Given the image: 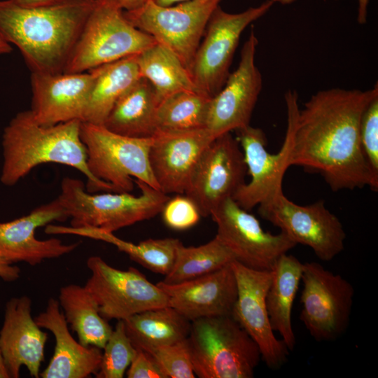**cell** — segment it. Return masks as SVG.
<instances>
[{
	"label": "cell",
	"instance_id": "2",
	"mask_svg": "<svg viewBox=\"0 0 378 378\" xmlns=\"http://www.w3.org/2000/svg\"><path fill=\"white\" fill-rule=\"evenodd\" d=\"M96 1L29 8L0 0V34L20 50L31 72L63 73Z\"/></svg>",
	"mask_w": 378,
	"mask_h": 378
},
{
	"label": "cell",
	"instance_id": "37",
	"mask_svg": "<svg viewBox=\"0 0 378 378\" xmlns=\"http://www.w3.org/2000/svg\"><path fill=\"white\" fill-rule=\"evenodd\" d=\"M127 377L128 378H167L150 355L138 349L128 367Z\"/></svg>",
	"mask_w": 378,
	"mask_h": 378
},
{
	"label": "cell",
	"instance_id": "40",
	"mask_svg": "<svg viewBox=\"0 0 378 378\" xmlns=\"http://www.w3.org/2000/svg\"><path fill=\"white\" fill-rule=\"evenodd\" d=\"M120 7L125 11L137 9L150 0H115Z\"/></svg>",
	"mask_w": 378,
	"mask_h": 378
},
{
	"label": "cell",
	"instance_id": "22",
	"mask_svg": "<svg viewBox=\"0 0 378 378\" xmlns=\"http://www.w3.org/2000/svg\"><path fill=\"white\" fill-rule=\"evenodd\" d=\"M31 311L32 302L27 295L12 298L6 304L0 349L10 378H18L22 366L31 377H40L48 337L36 323Z\"/></svg>",
	"mask_w": 378,
	"mask_h": 378
},
{
	"label": "cell",
	"instance_id": "18",
	"mask_svg": "<svg viewBox=\"0 0 378 378\" xmlns=\"http://www.w3.org/2000/svg\"><path fill=\"white\" fill-rule=\"evenodd\" d=\"M215 138L206 128L158 130L148 157L160 190L167 195L184 194L198 160Z\"/></svg>",
	"mask_w": 378,
	"mask_h": 378
},
{
	"label": "cell",
	"instance_id": "19",
	"mask_svg": "<svg viewBox=\"0 0 378 378\" xmlns=\"http://www.w3.org/2000/svg\"><path fill=\"white\" fill-rule=\"evenodd\" d=\"M68 218L66 211L55 199L27 215L0 223V255L13 264L24 262L34 266L45 260L71 253L78 246V242L64 244L57 238L41 240L35 236L37 228Z\"/></svg>",
	"mask_w": 378,
	"mask_h": 378
},
{
	"label": "cell",
	"instance_id": "34",
	"mask_svg": "<svg viewBox=\"0 0 378 378\" xmlns=\"http://www.w3.org/2000/svg\"><path fill=\"white\" fill-rule=\"evenodd\" d=\"M361 151L370 172L373 190L378 189V96L364 110L359 127Z\"/></svg>",
	"mask_w": 378,
	"mask_h": 378
},
{
	"label": "cell",
	"instance_id": "10",
	"mask_svg": "<svg viewBox=\"0 0 378 378\" xmlns=\"http://www.w3.org/2000/svg\"><path fill=\"white\" fill-rule=\"evenodd\" d=\"M221 1L187 0L160 6L150 0L137 9L124 11V15L135 27L172 50L190 74L209 20Z\"/></svg>",
	"mask_w": 378,
	"mask_h": 378
},
{
	"label": "cell",
	"instance_id": "31",
	"mask_svg": "<svg viewBox=\"0 0 378 378\" xmlns=\"http://www.w3.org/2000/svg\"><path fill=\"white\" fill-rule=\"evenodd\" d=\"M234 260L216 236L198 246H185L181 243L174 265L162 281L172 284L195 279L218 270Z\"/></svg>",
	"mask_w": 378,
	"mask_h": 378
},
{
	"label": "cell",
	"instance_id": "16",
	"mask_svg": "<svg viewBox=\"0 0 378 378\" xmlns=\"http://www.w3.org/2000/svg\"><path fill=\"white\" fill-rule=\"evenodd\" d=\"M230 265L237 285L232 316L256 343L266 365L272 370L279 369L286 363L289 349L282 340L275 337L267 309L272 270L253 269L235 260Z\"/></svg>",
	"mask_w": 378,
	"mask_h": 378
},
{
	"label": "cell",
	"instance_id": "1",
	"mask_svg": "<svg viewBox=\"0 0 378 378\" xmlns=\"http://www.w3.org/2000/svg\"><path fill=\"white\" fill-rule=\"evenodd\" d=\"M378 96L377 83L368 90L331 88L312 95L299 110L290 166L319 174L333 191L373 183L359 139L361 115Z\"/></svg>",
	"mask_w": 378,
	"mask_h": 378
},
{
	"label": "cell",
	"instance_id": "8",
	"mask_svg": "<svg viewBox=\"0 0 378 378\" xmlns=\"http://www.w3.org/2000/svg\"><path fill=\"white\" fill-rule=\"evenodd\" d=\"M284 99L287 127L278 153L272 154L267 150V138L260 128L248 125L234 131L251 180L241 185L232 198L245 210H251L281 190L284 176L290 167L293 133L300 110L298 94L289 90L285 93Z\"/></svg>",
	"mask_w": 378,
	"mask_h": 378
},
{
	"label": "cell",
	"instance_id": "32",
	"mask_svg": "<svg viewBox=\"0 0 378 378\" xmlns=\"http://www.w3.org/2000/svg\"><path fill=\"white\" fill-rule=\"evenodd\" d=\"M211 99L200 91L190 90L181 91L163 99L157 110L158 130L206 128Z\"/></svg>",
	"mask_w": 378,
	"mask_h": 378
},
{
	"label": "cell",
	"instance_id": "36",
	"mask_svg": "<svg viewBox=\"0 0 378 378\" xmlns=\"http://www.w3.org/2000/svg\"><path fill=\"white\" fill-rule=\"evenodd\" d=\"M166 225L175 230H185L196 225L201 215L195 203L186 195L169 198L161 211Z\"/></svg>",
	"mask_w": 378,
	"mask_h": 378
},
{
	"label": "cell",
	"instance_id": "42",
	"mask_svg": "<svg viewBox=\"0 0 378 378\" xmlns=\"http://www.w3.org/2000/svg\"><path fill=\"white\" fill-rule=\"evenodd\" d=\"M12 51V46L0 34V55L8 54Z\"/></svg>",
	"mask_w": 378,
	"mask_h": 378
},
{
	"label": "cell",
	"instance_id": "7",
	"mask_svg": "<svg viewBox=\"0 0 378 378\" xmlns=\"http://www.w3.org/2000/svg\"><path fill=\"white\" fill-rule=\"evenodd\" d=\"M80 135L90 173L109 184L113 192H130L135 179L160 190L149 162L152 137L126 136L85 122H81Z\"/></svg>",
	"mask_w": 378,
	"mask_h": 378
},
{
	"label": "cell",
	"instance_id": "33",
	"mask_svg": "<svg viewBox=\"0 0 378 378\" xmlns=\"http://www.w3.org/2000/svg\"><path fill=\"white\" fill-rule=\"evenodd\" d=\"M102 353L97 378H122L134 357L136 349L127 335L123 320H118Z\"/></svg>",
	"mask_w": 378,
	"mask_h": 378
},
{
	"label": "cell",
	"instance_id": "5",
	"mask_svg": "<svg viewBox=\"0 0 378 378\" xmlns=\"http://www.w3.org/2000/svg\"><path fill=\"white\" fill-rule=\"evenodd\" d=\"M186 340L200 378H251L261 359L256 343L232 316L191 321Z\"/></svg>",
	"mask_w": 378,
	"mask_h": 378
},
{
	"label": "cell",
	"instance_id": "4",
	"mask_svg": "<svg viewBox=\"0 0 378 378\" xmlns=\"http://www.w3.org/2000/svg\"><path fill=\"white\" fill-rule=\"evenodd\" d=\"M141 190L139 196L130 192H88L79 179L64 177L57 200L71 218L74 227H92L114 232L161 213L170 198L148 184L134 180Z\"/></svg>",
	"mask_w": 378,
	"mask_h": 378
},
{
	"label": "cell",
	"instance_id": "25",
	"mask_svg": "<svg viewBox=\"0 0 378 378\" xmlns=\"http://www.w3.org/2000/svg\"><path fill=\"white\" fill-rule=\"evenodd\" d=\"M302 262L287 253L281 255L272 269V277L266 295L270 324L289 351L296 340L292 326L293 302L301 281Z\"/></svg>",
	"mask_w": 378,
	"mask_h": 378
},
{
	"label": "cell",
	"instance_id": "27",
	"mask_svg": "<svg viewBox=\"0 0 378 378\" xmlns=\"http://www.w3.org/2000/svg\"><path fill=\"white\" fill-rule=\"evenodd\" d=\"M123 321L134 346L145 351L186 340L191 326L170 306L146 310Z\"/></svg>",
	"mask_w": 378,
	"mask_h": 378
},
{
	"label": "cell",
	"instance_id": "20",
	"mask_svg": "<svg viewBox=\"0 0 378 378\" xmlns=\"http://www.w3.org/2000/svg\"><path fill=\"white\" fill-rule=\"evenodd\" d=\"M94 78L91 71L73 74L31 72L30 111L41 125L83 120Z\"/></svg>",
	"mask_w": 378,
	"mask_h": 378
},
{
	"label": "cell",
	"instance_id": "30",
	"mask_svg": "<svg viewBox=\"0 0 378 378\" xmlns=\"http://www.w3.org/2000/svg\"><path fill=\"white\" fill-rule=\"evenodd\" d=\"M82 236L103 241L116 246L130 258L146 269L164 276L172 270L176 257L177 248L181 243L175 238L148 239L138 244L122 240L113 234L95 228L85 227Z\"/></svg>",
	"mask_w": 378,
	"mask_h": 378
},
{
	"label": "cell",
	"instance_id": "11",
	"mask_svg": "<svg viewBox=\"0 0 378 378\" xmlns=\"http://www.w3.org/2000/svg\"><path fill=\"white\" fill-rule=\"evenodd\" d=\"M258 214L296 244L311 248L323 261L332 260L344 248L346 235L342 223L323 200L300 205L281 190L258 205Z\"/></svg>",
	"mask_w": 378,
	"mask_h": 378
},
{
	"label": "cell",
	"instance_id": "29",
	"mask_svg": "<svg viewBox=\"0 0 378 378\" xmlns=\"http://www.w3.org/2000/svg\"><path fill=\"white\" fill-rule=\"evenodd\" d=\"M136 60L141 77L153 85L160 102L181 91H199L182 61L162 44L156 42L138 54Z\"/></svg>",
	"mask_w": 378,
	"mask_h": 378
},
{
	"label": "cell",
	"instance_id": "41",
	"mask_svg": "<svg viewBox=\"0 0 378 378\" xmlns=\"http://www.w3.org/2000/svg\"><path fill=\"white\" fill-rule=\"evenodd\" d=\"M369 1L358 0L357 21L360 24H365L367 22Z\"/></svg>",
	"mask_w": 378,
	"mask_h": 378
},
{
	"label": "cell",
	"instance_id": "28",
	"mask_svg": "<svg viewBox=\"0 0 378 378\" xmlns=\"http://www.w3.org/2000/svg\"><path fill=\"white\" fill-rule=\"evenodd\" d=\"M58 302L78 342L85 346L104 349L113 328L99 313L94 300L85 288L78 284L62 286Z\"/></svg>",
	"mask_w": 378,
	"mask_h": 378
},
{
	"label": "cell",
	"instance_id": "21",
	"mask_svg": "<svg viewBox=\"0 0 378 378\" xmlns=\"http://www.w3.org/2000/svg\"><path fill=\"white\" fill-rule=\"evenodd\" d=\"M157 285L170 307L190 321L232 316L237 298V280L230 263L209 274L177 284Z\"/></svg>",
	"mask_w": 378,
	"mask_h": 378
},
{
	"label": "cell",
	"instance_id": "45",
	"mask_svg": "<svg viewBox=\"0 0 378 378\" xmlns=\"http://www.w3.org/2000/svg\"><path fill=\"white\" fill-rule=\"evenodd\" d=\"M296 0H272L274 3H279L283 5H287L293 3Z\"/></svg>",
	"mask_w": 378,
	"mask_h": 378
},
{
	"label": "cell",
	"instance_id": "6",
	"mask_svg": "<svg viewBox=\"0 0 378 378\" xmlns=\"http://www.w3.org/2000/svg\"><path fill=\"white\" fill-rule=\"evenodd\" d=\"M156 43L124 15L115 0H97L63 73H83L138 55Z\"/></svg>",
	"mask_w": 378,
	"mask_h": 378
},
{
	"label": "cell",
	"instance_id": "14",
	"mask_svg": "<svg viewBox=\"0 0 378 378\" xmlns=\"http://www.w3.org/2000/svg\"><path fill=\"white\" fill-rule=\"evenodd\" d=\"M210 216L217 226L216 237L235 260L253 269L271 270L281 255L297 245L282 232H265L255 216L232 197L223 201Z\"/></svg>",
	"mask_w": 378,
	"mask_h": 378
},
{
	"label": "cell",
	"instance_id": "15",
	"mask_svg": "<svg viewBox=\"0 0 378 378\" xmlns=\"http://www.w3.org/2000/svg\"><path fill=\"white\" fill-rule=\"evenodd\" d=\"M247 167L239 144L231 132L215 138L198 160L184 195L201 216H210L243 185Z\"/></svg>",
	"mask_w": 378,
	"mask_h": 378
},
{
	"label": "cell",
	"instance_id": "39",
	"mask_svg": "<svg viewBox=\"0 0 378 378\" xmlns=\"http://www.w3.org/2000/svg\"><path fill=\"white\" fill-rule=\"evenodd\" d=\"M16 4L29 8L43 7L55 5L65 0H12Z\"/></svg>",
	"mask_w": 378,
	"mask_h": 378
},
{
	"label": "cell",
	"instance_id": "17",
	"mask_svg": "<svg viewBox=\"0 0 378 378\" xmlns=\"http://www.w3.org/2000/svg\"><path fill=\"white\" fill-rule=\"evenodd\" d=\"M258 44L252 29L241 48L237 68L211 99L206 128L215 137L250 125L262 88V75L255 61Z\"/></svg>",
	"mask_w": 378,
	"mask_h": 378
},
{
	"label": "cell",
	"instance_id": "13",
	"mask_svg": "<svg viewBox=\"0 0 378 378\" xmlns=\"http://www.w3.org/2000/svg\"><path fill=\"white\" fill-rule=\"evenodd\" d=\"M90 276L85 287L107 321L125 320L141 312L169 306L167 295L138 270L115 268L100 256L87 260Z\"/></svg>",
	"mask_w": 378,
	"mask_h": 378
},
{
	"label": "cell",
	"instance_id": "3",
	"mask_svg": "<svg viewBox=\"0 0 378 378\" xmlns=\"http://www.w3.org/2000/svg\"><path fill=\"white\" fill-rule=\"evenodd\" d=\"M81 121L73 120L53 125H41L30 110L18 113L5 127L2 136L4 162L1 181L16 184L34 167L57 163L74 167L88 179V192H113L112 187L96 180L87 166V154L81 141Z\"/></svg>",
	"mask_w": 378,
	"mask_h": 378
},
{
	"label": "cell",
	"instance_id": "12",
	"mask_svg": "<svg viewBox=\"0 0 378 378\" xmlns=\"http://www.w3.org/2000/svg\"><path fill=\"white\" fill-rule=\"evenodd\" d=\"M300 318L318 342L335 340L347 329L354 298L352 284L316 262L302 263Z\"/></svg>",
	"mask_w": 378,
	"mask_h": 378
},
{
	"label": "cell",
	"instance_id": "38",
	"mask_svg": "<svg viewBox=\"0 0 378 378\" xmlns=\"http://www.w3.org/2000/svg\"><path fill=\"white\" fill-rule=\"evenodd\" d=\"M20 273L19 267L10 262L0 255V279L4 281L13 282L20 278Z\"/></svg>",
	"mask_w": 378,
	"mask_h": 378
},
{
	"label": "cell",
	"instance_id": "44",
	"mask_svg": "<svg viewBox=\"0 0 378 378\" xmlns=\"http://www.w3.org/2000/svg\"><path fill=\"white\" fill-rule=\"evenodd\" d=\"M0 378H10L0 349Z\"/></svg>",
	"mask_w": 378,
	"mask_h": 378
},
{
	"label": "cell",
	"instance_id": "24",
	"mask_svg": "<svg viewBox=\"0 0 378 378\" xmlns=\"http://www.w3.org/2000/svg\"><path fill=\"white\" fill-rule=\"evenodd\" d=\"M159 104L154 88L141 77L116 101L103 126L120 135L150 138L158 130Z\"/></svg>",
	"mask_w": 378,
	"mask_h": 378
},
{
	"label": "cell",
	"instance_id": "35",
	"mask_svg": "<svg viewBox=\"0 0 378 378\" xmlns=\"http://www.w3.org/2000/svg\"><path fill=\"white\" fill-rule=\"evenodd\" d=\"M186 339L146 351L167 378L195 377Z\"/></svg>",
	"mask_w": 378,
	"mask_h": 378
},
{
	"label": "cell",
	"instance_id": "43",
	"mask_svg": "<svg viewBox=\"0 0 378 378\" xmlns=\"http://www.w3.org/2000/svg\"><path fill=\"white\" fill-rule=\"evenodd\" d=\"M187 0H153V1L160 6H169Z\"/></svg>",
	"mask_w": 378,
	"mask_h": 378
},
{
	"label": "cell",
	"instance_id": "9",
	"mask_svg": "<svg viewBox=\"0 0 378 378\" xmlns=\"http://www.w3.org/2000/svg\"><path fill=\"white\" fill-rule=\"evenodd\" d=\"M274 3L266 0L237 13L218 6L207 23L204 38L195 54L190 74L201 92L214 97L223 87L244 30L265 15Z\"/></svg>",
	"mask_w": 378,
	"mask_h": 378
},
{
	"label": "cell",
	"instance_id": "26",
	"mask_svg": "<svg viewBox=\"0 0 378 378\" xmlns=\"http://www.w3.org/2000/svg\"><path fill=\"white\" fill-rule=\"evenodd\" d=\"M136 55L90 70L94 78L81 122L103 125L119 97L141 78Z\"/></svg>",
	"mask_w": 378,
	"mask_h": 378
},
{
	"label": "cell",
	"instance_id": "23",
	"mask_svg": "<svg viewBox=\"0 0 378 378\" xmlns=\"http://www.w3.org/2000/svg\"><path fill=\"white\" fill-rule=\"evenodd\" d=\"M34 319L40 328L51 332L55 339L53 355L40 377L86 378L97 372L102 362V349L85 346L73 337L58 300L50 298L46 309Z\"/></svg>",
	"mask_w": 378,
	"mask_h": 378
}]
</instances>
